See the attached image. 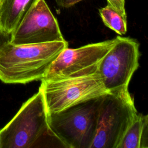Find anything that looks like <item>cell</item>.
<instances>
[{
  "label": "cell",
  "instance_id": "obj_1",
  "mask_svg": "<svg viewBox=\"0 0 148 148\" xmlns=\"http://www.w3.org/2000/svg\"><path fill=\"white\" fill-rule=\"evenodd\" d=\"M68 47L65 40L31 45H14L9 40L0 48V80L6 84L41 80L60 53Z\"/></svg>",
  "mask_w": 148,
  "mask_h": 148
},
{
  "label": "cell",
  "instance_id": "obj_2",
  "mask_svg": "<svg viewBox=\"0 0 148 148\" xmlns=\"http://www.w3.org/2000/svg\"><path fill=\"white\" fill-rule=\"evenodd\" d=\"M102 95L48 114L49 130L63 147L91 148L97 131Z\"/></svg>",
  "mask_w": 148,
  "mask_h": 148
},
{
  "label": "cell",
  "instance_id": "obj_3",
  "mask_svg": "<svg viewBox=\"0 0 148 148\" xmlns=\"http://www.w3.org/2000/svg\"><path fill=\"white\" fill-rule=\"evenodd\" d=\"M47 115L43 92L39 88L0 130V148L38 147L43 137L52 134L48 127Z\"/></svg>",
  "mask_w": 148,
  "mask_h": 148
},
{
  "label": "cell",
  "instance_id": "obj_4",
  "mask_svg": "<svg viewBox=\"0 0 148 148\" xmlns=\"http://www.w3.org/2000/svg\"><path fill=\"white\" fill-rule=\"evenodd\" d=\"M138 113L128 88L103 94L97 131L91 148H117Z\"/></svg>",
  "mask_w": 148,
  "mask_h": 148
},
{
  "label": "cell",
  "instance_id": "obj_5",
  "mask_svg": "<svg viewBox=\"0 0 148 148\" xmlns=\"http://www.w3.org/2000/svg\"><path fill=\"white\" fill-rule=\"evenodd\" d=\"M47 114L60 112L106 92L97 72L56 79L41 80Z\"/></svg>",
  "mask_w": 148,
  "mask_h": 148
},
{
  "label": "cell",
  "instance_id": "obj_6",
  "mask_svg": "<svg viewBox=\"0 0 148 148\" xmlns=\"http://www.w3.org/2000/svg\"><path fill=\"white\" fill-rule=\"evenodd\" d=\"M139 44L134 39L117 36L111 48L100 61L98 73L107 92L127 89L139 67Z\"/></svg>",
  "mask_w": 148,
  "mask_h": 148
},
{
  "label": "cell",
  "instance_id": "obj_7",
  "mask_svg": "<svg viewBox=\"0 0 148 148\" xmlns=\"http://www.w3.org/2000/svg\"><path fill=\"white\" fill-rule=\"evenodd\" d=\"M114 38L91 43L76 49L62 50L50 65L42 80L56 79L97 72L98 64L111 48Z\"/></svg>",
  "mask_w": 148,
  "mask_h": 148
},
{
  "label": "cell",
  "instance_id": "obj_8",
  "mask_svg": "<svg viewBox=\"0 0 148 148\" xmlns=\"http://www.w3.org/2000/svg\"><path fill=\"white\" fill-rule=\"evenodd\" d=\"M65 40L56 18L45 0H39L11 34L14 45H31Z\"/></svg>",
  "mask_w": 148,
  "mask_h": 148
},
{
  "label": "cell",
  "instance_id": "obj_9",
  "mask_svg": "<svg viewBox=\"0 0 148 148\" xmlns=\"http://www.w3.org/2000/svg\"><path fill=\"white\" fill-rule=\"evenodd\" d=\"M39 0H0V31L10 35Z\"/></svg>",
  "mask_w": 148,
  "mask_h": 148
},
{
  "label": "cell",
  "instance_id": "obj_10",
  "mask_svg": "<svg viewBox=\"0 0 148 148\" xmlns=\"http://www.w3.org/2000/svg\"><path fill=\"white\" fill-rule=\"evenodd\" d=\"M99 13L103 24L117 34L123 35L127 29V14H124L108 4L99 9Z\"/></svg>",
  "mask_w": 148,
  "mask_h": 148
},
{
  "label": "cell",
  "instance_id": "obj_11",
  "mask_svg": "<svg viewBox=\"0 0 148 148\" xmlns=\"http://www.w3.org/2000/svg\"><path fill=\"white\" fill-rule=\"evenodd\" d=\"M147 115L138 113L127 129L117 148H139L142 132Z\"/></svg>",
  "mask_w": 148,
  "mask_h": 148
},
{
  "label": "cell",
  "instance_id": "obj_12",
  "mask_svg": "<svg viewBox=\"0 0 148 148\" xmlns=\"http://www.w3.org/2000/svg\"><path fill=\"white\" fill-rule=\"evenodd\" d=\"M108 4L111 5L120 12L126 14L125 0H107Z\"/></svg>",
  "mask_w": 148,
  "mask_h": 148
},
{
  "label": "cell",
  "instance_id": "obj_13",
  "mask_svg": "<svg viewBox=\"0 0 148 148\" xmlns=\"http://www.w3.org/2000/svg\"><path fill=\"white\" fill-rule=\"evenodd\" d=\"M56 4L61 8H68L83 0H54Z\"/></svg>",
  "mask_w": 148,
  "mask_h": 148
},
{
  "label": "cell",
  "instance_id": "obj_14",
  "mask_svg": "<svg viewBox=\"0 0 148 148\" xmlns=\"http://www.w3.org/2000/svg\"><path fill=\"white\" fill-rule=\"evenodd\" d=\"M10 35H5L0 31V48L5 43L10 40Z\"/></svg>",
  "mask_w": 148,
  "mask_h": 148
}]
</instances>
